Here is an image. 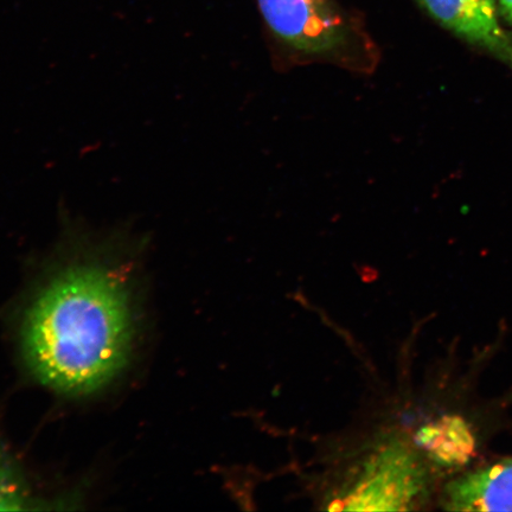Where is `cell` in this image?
Returning a JSON list of instances; mask_svg holds the SVG:
<instances>
[{
	"instance_id": "2",
	"label": "cell",
	"mask_w": 512,
	"mask_h": 512,
	"mask_svg": "<svg viewBox=\"0 0 512 512\" xmlns=\"http://www.w3.org/2000/svg\"><path fill=\"white\" fill-rule=\"evenodd\" d=\"M331 507L343 510H412L426 501L431 476L412 446L396 441L360 460ZM330 507V508H331Z\"/></svg>"
},
{
	"instance_id": "8",
	"label": "cell",
	"mask_w": 512,
	"mask_h": 512,
	"mask_svg": "<svg viewBox=\"0 0 512 512\" xmlns=\"http://www.w3.org/2000/svg\"><path fill=\"white\" fill-rule=\"evenodd\" d=\"M499 9L509 23H512V0H498Z\"/></svg>"
},
{
	"instance_id": "5",
	"label": "cell",
	"mask_w": 512,
	"mask_h": 512,
	"mask_svg": "<svg viewBox=\"0 0 512 512\" xmlns=\"http://www.w3.org/2000/svg\"><path fill=\"white\" fill-rule=\"evenodd\" d=\"M437 21L460 37L504 55L509 41L498 21L496 0H421Z\"/></svg>"
},
{
	"instance_id": "6",
	"label": "cell",
	"mask_w": 512,
	"mask_h": 512,
	"mask_svg": "<svg viewBox=\"0 0 512 512\" xmlns=\"http://www.w3.org/2000/svg\"><path fill=\"white\" fill-rule=\"evenodd\" d=\"M416 447L441 466L463 464L473 450L472 434L460 419L446 418L422 427L416 433Z\"/></svg>"
},
{
	"instance_id": "9",
	"label": "cell",
	"mask_w": 512,
	"mask_h": 512,
	"mask_svg": "<svg viewBox=\"0 0 512 512\" xmlns=\"http://www.w3.org/2000/svg\"><path fill=\"white\" fill-rule=\"evenodd\" d=\"M511 57H512V47H511Z\"/></svg>"
},
{
	"instance_id": "3",
	"label": "cell",
	"mask_w": 512,
	"mask_h": 512,
	"mask_svg": "<svg viewBox=\"0 0 512 512\" xmlns=\"http://www.w3.org/2000/svg\"><path fill=\"white\" fill-rule=\"evenodd\" d=\"M268 27L305 54L331 53L344 41V22L331 0H258Z\"/></svg>"
},
{
	"instance_id": "1",
	"label": "cell",
	"mask_w": 512,
	"mask_h": 512,
	"mask_svg": "<svg viewBox=\"0 0 512 512\" xmlns=\"http://www.w3.org/2000/svg\"><path fill=\"white\" fill-rule=\"evenodd\" d=\"M128 240L67 227L59 258L19 329L23 360L44 386L67 395L91 394L130 362L137 316Z\"/></svg>"
},
{
	"instance_id": "4",
	"label": "cell",
	"mask_w": 512,
	"mask_h": 512,
	"mask_svg": "<svg viewBox=\"0 0 512 512\" xmlns=\"http://www.w3.org/2000/svg\"><path fill=\"white\" fill-rule=\"evenodd\" d=\"M440 503L450 511H512V458L452 480Z\"/></svg>"
},
{
	"instance_id": "7",
	"label": "cell",
	"mask_w": 512,
	"mask_h": 512,
	"mask_svg": "<svg viewBox=\"0 0 512 512\" xmlns=\"http://www.w3.org/2000/svg\"><path fill=\"white\" fill-rule=\"evenodd\" d=\"M24 473L0 438V510H19L29 503Z\"/></svg>"
}]
</instances>
